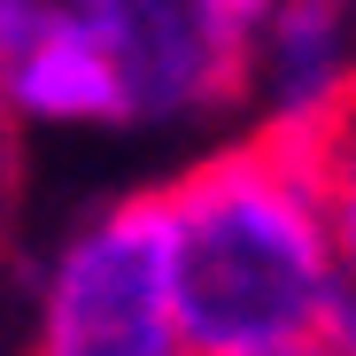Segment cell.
<instances>
[{
  "label": "cell",
  "mask_w": 356,
  "mask_h": 356,
  "mask_svg": "<svg viewBox=\"0 0 356 356\" xmlns=\"http://www.w3.org/2000/svg\"><path fill=\"white\" fill-rule=\"evenodd\" d=\"M0 108L31 116V124H132L124 116V78H116L108 47L70 8H54L0 63Z\"/></svg>",
  "instance_id": "cell-4"
},
{
  "label": "cell",
  "mask_w": 356,
  "mask_h": 356,
  "mask_svg": "<svg viewBox=\"0 0 356 356\" xmlns=\"http://www.w3.org/2000/svg\"><path fill=\"white\" fill-rule=\"evenodd\" d=\"M63 8L108 47L132 124L225 116L256 93V31L217 16L209 0H63Z\"/></svg>",
  "instance_id": "cell-3"
},
{
  "label": "cell",
  "mask_w": 356,
  "mask_h": 356,
  "mask_svg": "<svg viewBox=\"0 0 356 356\" xmlns=\"http://www.w3.org/2000/svg\"><path fill=\"white\" fill-rule=\"evenodd\" d=\"M155 194L186 356H279L341 325L348 286L325 241V209L271 124L163 178Z\"/></svg>",
  "instance_id": "cell-1"
},
{
  "label": "cell",
  "mask_w": 356,
  "mask_h": 356,
  "mask_svg": "<svg viewBox=\"0 0 356 356\" xmlns=\"http://www.w3.org/2000/svg\"><path fill=\"white\" fill-rule=\"evenodd\" d=\"M31 356H186L170 318V248L155 186L101 209L54 256L39 286Z\"/></svg>",
  "instance_id": "cell-2"
},
{
  "label": "cell",
  "mask_w": 356,
  "mask_h": 356,
  "mask_svg": "<svg viewBox=\"0 0 356 356\" xmlns=\"http://www.w3.org/2000/svg\"><path fill=\"white\" fill-rule=\"evenodd\" d=\"M209 8H217V16H232L241 31H256V24H264V16L279 8V0H209Z\"/></svg>",
  "instance_id": "cell-6"
},
{
  "label": "cell",
  "mask_w": 356,
  "mask_h": 356,
  "mask_svg": "<svg viewBox=\"0 0 356 356\" xmlns=\"http://www.w3.org/2000/svg\"><path fill=\"white\" fill-rule=\"evenodd\" d=\"M279 356H356V341H341V333H325V341H302V348H279Z\"/></svg>",
  "instance_id": "cell-7"
},
{
  "label": "cell",
  "mask_w": 356,
  "mask_h": 356,
  "mask_svg": "<svg viewBox=\"0 0 356 356\" xmlns=\"http://www.w3.org/2000/svg\"><path fill=\"white\" fill-rule=\"evenodd\" d=\"M264 124L286 140L294 170L310 178V194L325 209V241H333V264H341V286H348V302H341V341H356V70L310 101V108H294V116H264Z\"/></svg>",
  "instance_id": "cell-5"
}]
</instances>
